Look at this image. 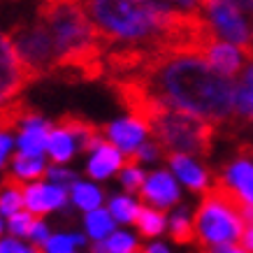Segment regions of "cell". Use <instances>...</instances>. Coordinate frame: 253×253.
I'll return each mask as SVG.
<instances>
[{"label":"cell","instance_id":"cell-11","mask_svg":"<svg viewBox=\"0 0 253 253\" xmlns=\"http://www.w3.org/2000/svg\"><path fill=\"white\" fill-rule=\"evenodd\" d=\"M102 135L114 146H119L126 156H132L139 146L144 144L151 132H149V123L144 119H139L135 114H128V116H123V119L105 123L102 126Z\"/></svg>","mask_w":253,"mask_h":253},{"label":"cell","instance_id":"cell-33","mask_svg":"<svg viewBox=\"0 0 253 253\" xmlns=\"http://www.w3.org/2000/svg\"><path fill=\"white\" fill-rule=\"evenodd\" d=\"M14 135H12V130L9 128H5V126H0V169L5 168L9 163V158H12V151H14Z\"/></svg>","mask_w":253,"mask_h":253},{"label":"cell","instance_id":"cell-27","mask_svg":"<svg viewBox=\"0 0 253 253\" xmlns=\"http://www.w3.org/2000/svg\"><path fill=\"white\" fill-rule=\"evenodd\" d=\"M144 179H146V172L142 169V163H137L132 156L123 163V168L119 169V181H121L126 193H139Z\"/></svg>","mask_w":253,"mask_h":253},{"label":"cell","instance_id":"cell-13","mask_svg":"<svg viewBox=\"0 0 253 253\" xmlns=\"http://www.w3.org/2000/svg\"><path fill=\"white\" fill-rule=\"evenodd\" d=\"M54 123H49L44 116H40L35 109H31L28 114L19 123V135H16V151L28 156H46V137Z\"/></svg>","mask_w":253,"mask_h":253},{"label":"cell","instance_id":"cell-43","mask_svg":"<svg viewBox=\"0 0 253 253\" xmlns=\"http://www.w3.org/2000/svg\"><path fill=\"white\" fill-rule=\"evenodd\" d=\"M135 253H142V251H135Z\"/></svg>","mask_w":253,"mask_h":253},{"label":"cell","instance_id":"cell-35","mask_svg":"<svg viewBox=\"0 0 253 253\" xmlns=\"http://www.w3.org/2000/svg\"><path fill=\"white\" fill-rule=\"evenodd\" d=\"M200 253H249L242 244H223V246H207L200 249Z\"/></svg>","mask_w":253,"mask_h":253},{"label":"cell","instance_id":"cell-34","mask_svg":"<svg viewBox=\"0 0 253 253\" xmlns=\"http://www.w3.org/2000/svg\"><path fill=\"white\" fill-rule=\"evenodd\" d=\"M51 230H49V223L44 221V216H35V221L31 225V232H28V239H31L33 244H44L46 239H49Z\"/></svg>","mask_w":253,"mask_h":253},{"label":"cell","instance_id":"cell-25","mask_svg":"<svg viewBox=\"0 0 253 253\" xmlns=\"http://www.w3.org/2000/svg\"><path fill=\"white\" fill-rule=\"evenodd\" d=\"M109 214L116 223L121 225H130V223L137 221V214L142 209V202L137 198H132L130 193H119V195H112L109 198Z\"/></svg>","mask_w":253,"mask_h":253},{"label":"cell","instance_id":"cell-38","mask_svg":"<svg viewBox=\"0 0 253 253\" xmlns=\"http://www.w3.org/2000/svg\"><path fill=\"white\" fill-rule=\"evenodd\" d=\"M139 251H142V253H172V251H169V246L163 244V242H151V244L142 246Z\"/></svg>","mask_w":253,"mask_h":253},{"label":"cell","instance_id":"cell-22","mask_svg":"<svg viewBox=\"0 0 253 253\" xmlns=\"http://www.w3.org/2000/svg\"><path fill=\"white\" fill-rule=\"evenodd\" d=\"M23 181H19L16 176H12L7 172L5 179H2V186H0V214L12 216L14 211L23 209Z\"/></svg>","mask_w":253,"mask_h":253},{"label":"cell","instance_id":"cell-41","mask_svg":"<svg viewBox=\"0 0 253 253\" xmlns=\"http://www.w3.org/2000/svg\"><path fill=\"white\" fill-rule=\"evenodd\" d=\"M5 228H7V221H5V216L0 214V237H2V232H5Z\"/></svg>","mask_w":253,"mask_h":253},{"label":"cell","instance_id":"cell-14","mask_svg":"<svg viewBox=\"0 0 253 253\" xmlns=\"http://www.w3.org/2000/svg\"><path fill=\"white\" fill-rule=\"evenodd\" d=\"M123 163H126V154L109 139H102L91 149V156L86 161V174L93 181H107L114 174H119Z\"/></svg>","mask_w":253,"mask_h":253},{"label":"cell","instance_id":"cell-20","mask_svg":"<svg viewBox=\"0 0 253 253\" xmlns=\"http://www.w3.org/2000/svg\"><path fill=\"white\" fill-rule=\"evenodd\" d=\"M70 202L77 209H82V211H91L95 207H102L105 193L98 186V181H93V179L82 181V179H77L75 184L70 186Z\"/></svg>","mask_w":253,"mask_h":253},{"label":"cell","instance_id":"cell-30","mask_svg":"<svg viewBox=\"0 0 253 253\" xmlns=\"http://www.w3.org/2000/svg\"><path fill=\"white\" fill-rule=\"evenodd\" d=\"M0 253H44L40 244H26L19 242V237L9 235V237H0Z\"/></svg>","mask_w":253,"mask_h":253},{"label":"cell","instance_id":"cell-17","mask_svg":"<svg viewBox=\"0 0 253 253\" xmlns=\"http://www.w3.org/2000/svg\"><path fill=\"white\" fill-rule=\"evenodd\" d=\"M77 151H79V146H77L75 135H72L65 126H61V123L51 126L49 137H46V156L51 158V163L68 165V163L75 158Z\"/></svg>","mask_w":253,"mask_h":253},{"label":"cell","instance_id":"cell-9","mask_svg":"<svg viewBox=\"0 0 253 253\" xmlns=\"http://www.w3.org/2000/svg\"><path fill=\"white\" fill-rule=\"evenodd\" d=\"M139 198L151 207L168 211L181 202V184L172 174V169H154L146 174L144 184L139 188Z\"/></svg>","mask_w":253,"mask_h":253},{"label":"cell","instance_id":"cell-10","mask_svg":"<svg viewBox=\"0 0 253 253\" xmlns=\"http://www.w3.org/2000/svg\"><path fill=\"white\" fill-rule=\"evenodd\" d=\"M70 188L54 181H28L23 186V207L35 216H46L68 205Z\"/></svg>","mask_w":253,"mask_h":253},{"label":"cell","instance_id":"cell-2","mask_svg":"<svg viewBox=\"0 0 253 253\" xmlns=\"http://www.w3.org/2000/svg\"><path fill=\"white\" fill-rule=\"evenodd\" d=\"M38 19L54 38V75H65L68 79H98L107 70L105 54L109 46L82 0H40Z\"/></svg>","mask_w":253,"mask_h":253},{"label":"cell","instance_id":"cell-26","mask_svg":"<svg viewBox=\"0 0 253 253\" xmlns=\"http://www.w3.org/2000/svg\"><path fill=\"white\" fill-rule=\"evenodd\" d=\"M168 230L172 242L176 244H193L195 242V225H193V216L188 214L186 207H174V214L168 218Z\"/></svg>","mask_w":253,"mask_h":253},{"label":"cell","instance_id":"cell-37","mask_svg":"<svg viewBox=\"0 0 253 253\" xmlns=\"http://www.w3.org/2000/svg\"><path fill=\"white\" fill-rule=\"evenodd\" d=\"M239 244L244 246L249 253H253V223H246L244 232H242V237H239Z\"/></svg>","mask_w":253,"mask_h":253},{"label":"cell","instance_id":"cell-42","mask_svg":"<svg viewBox=\"0 0 253 253\" xmlns=\"http://www.w3.org/2000/svg\"><path fill=\"white\" fill-rule=\"evenodd\" d=\"M93 253H102V251H93Z\"/></svg>","mask_w":253,"mask_h":253},{"label":"cell","instance_id":"cell-1","mask_svg":"<svg viewBox=\"0 0 253 253\" xmlns=\"http://www.w3.org/2000/svg\"><path fill=\"white\" fill-rule=\"evenodd\" d=\"M128 75L137 77L168 109H179L216 126L235 116V79L214 70L202 54L154 49L144 65Z\"/></svg>","mask_w":253,"mask_h":253},{"label":"cell","instance_id":"cell-3","mask_svg":"<svg viewBox=\"0 0 253 253\" xmlns=\"http://www.w3.org/2000/svg\"><path fill=\"white\" fill-rule=\"evenodd\" d=\"M149 132L163 151H179L193 156H211L216 139V123L198 119L179 109L163 107L149 119Z\"/></svg>","mask_w":253,"mask_h":253},{"label":"cell","instance_id":"cell-29","mask_svg":"<svg viewBox=\"0 0 253 253\" xmlns=\"http://www.w3.org/2000/svg\"><path fill=\"white\" fill-rule=\"evenodd\" d=\"M42 249H44V253H75L77 244H75V237L68 232H54L42 244Z\"/></svg>","mask_w":253,"mask_h":253},{"label":"cell","instance_id":"cell-4","mask_svg":"<svg viewBox=\"0 0 253 253\" xmlns=\"http://www.w3.org/2000/svg\"><path fill=\"white\" fill-rule=\"evenodd\" d=\"M193 225H195V242L200 249H207V246L239 242L246 221L237 202L218 186H211L200 200L193 216Z\"/></svg>","mask_w":253,"mask_h":253},{"label":"cell","instance_id":"cell-7","mask_svg":"<svg viewBox=\"0 0 253 253\" xmlns=\"http://www.w3.org/2000/svg\"><path fill=\"white\" fill-rule=\"evenodd\" d=\"M221 191H225L239 207L253 205V149L239 146V154L235 161H230L223 172L218 174L216 184Z\"/></svg>","mask_w":253,"mask_h":253},{"label":"cell","instance_id":"cell-40","mask_svg":"<svg viewBox=\"0 0 253 253\" xmlns=\"http://www.w3.org/2000/svg\"><path fill=\"white\" fill-rule=\"evenodd\" d=\"M242 216H244L246 223H253V205L251 207H242Z\"/></svg>","mask_w":253,"mask_h":253},{"label":"cell","instance_id":"cell-12","mask_svg":"<svg viewBox=\"0 0 253 253\" xmlns=\"http://www.w3.org/2000/svg\"><path fill=\"white\" fill-rule=\"evenodd\" d=\"M165 158H168V165H169V169H172V174L179 179V184L186 186L191 193L205 195V193L211 188V174H209L207 168L193 154L168 151Z\"/></svg>","mask_w":253,"mask_h":253},{"label":"cell","instance_id":"cell-21","mask_svg":"<svg viewBox=\"0 0 253 253\" xmlns=\"http://www.w3.org/2000/svg\"><path fill=\"white\" fill-rule=\"evenodd\" d=\"M84 230L91 242H102L109 232L116 230V221L107 207H95L91 211H84Z\"/></svg>","mask_w":253,"mask_h":253},{"label":"cell","instance_id":"cell-39","mask_svg":"<svg viewBox=\"0 0 253 253\" xmlns=\"http://www.w3.org/2000/svg\"><path fill=\"white\" fill-rule=\"evenodd\" d=\"M239 7L246 12V16H253V0H235Z\"/></svg>","mask_w":253,"mask_h":253},{"label":"cell","instance_id":"cell-36","mask_svg":"<svg viewBox=\"0 0 253 253\" xmlns=\"http://www.w3.org/2000/svg\"><path fill=\"white\" fill-rule=\"evenodd\" d=\"M169 7L184 9V12H200V0H163Z\"/></svg>","mask_w":253,"mask_h":253},{"label":"cell","instance_id":"cell-6","mask_svg":"<svg viewBox=\"0 0 253 253\" xmlns=\"http://www.w3.org/2000/svg\"><path fill=\"white\" fill-rule=\"evenodd\" d=\"M200 12L214 26L216 35L237 46L253 44V33L246 12L235 0H200Z\"/></svg>","mask_w":253,"mask_h":253},{"label":"cell","instance_id":"cell-28","mask_svg":"<svg viewBox=\"0 0 253 253\" xmlns=\"http://www.w3.org/2000/svg\"><path fill=\"white\" fill-rule=\"evenodd\" d=\"M33 221H35V214H31L26 207L19 209V211H14L12 216H7V230H9V235H14V237H19V239L28 237Z\"/></svg>","mask_w":253,"mask_h":253},{"label":"cell","instance_id":"cell-18","mask_svg":"<svg viewBox=\"0 0 253 253\" xmlns=\"http://www.w3.org/2000/svg\"><path fill=\"white\" fill-rule=\"evenodd\" d=\"M58 123H61V126H65V128L75 135L79 151H91L98 142H102V139H105L102 128H100V126H95V123H91L88 119H82V116L65 114V116H61V121H58Z\"/></svg>","mask_w":253,"mask_h":253},{"label":"cell","instance_id":"cell-19","mask_svg":"<svg viewBox=\"0 0 253 253\" xmlns=\"http://www.w3.org/2000/svg\"><path fill=\"white\" fill-rule=\"evenodd\" d=\"M9 174L19 181H38L46 174V156H28V154H12L9 158Z\"/></svg>","mask_w":253,"mask_h":253},{"label":"cell","instance_id":"cell-32","mask_svg":"<svg viewBox=\"0 0 253 253\" xmlns=\"http://www.w3.org/2000/svg\"><path fill=\"white\" fill-rule=\"evenodd\" d=\"M161 154H165V151H163V146L158 144V142H144V144L132 154V158L144 165V163H156L161 158Z\"/></svg>","mask_w":253,"mask_h":253},{"label":"cell","instance_id":"cell-24","mask_svg":"<svg viewBox=\"0 0 253 253\" xmlns=\"http://www.w3.org/2000/svg\"><path fill=\"white\" fill-rule=\"evenodd\" d=\"M93 251L102 253H135L142 249L137 235H132L128 230H112L102 242H93Z\"/></svg>","mask_w":253,"mask_h":253},{"label":"cell","instance_id":"cell-16","mask_svg":"<svg viewBox=\"0 0 253 253\" xmlns=\"http://www.w3.org/2000/svg\"><path fill=\"white\" fill-rule=\"evenodd\" d=\"M242 51L246 61L235 82V116L253 123V44L242 46Z\"/></svg>","mask_w":253,"mask_h":253},{"label":"cell","instance_id":"cell-5","mask_svg":"<svg viewBox=\"0 0 253 253\" xmlns=\"http://www.w3.org/2000/svg\"><path fill=\"white\" fill-rule=\"evenodd\" d=\"M12 40L21 61L26 63V68L31 70L33 79L54 75L56 70V46L54 38L44 23L35 19L28 23H19L12 28Z\"/></svg>","mask_w":253,"mask_h":253},{"label":"cell","instance_id":"cell-23","mask_svg":"<svg viewBox=\"0 0 253 253\" xmlns=\"http://www.w3.org/2000/svg\"><path fill=\"white\" fill-rule=\"evenodd\" d=\"M135 225H137V230L142 237H149V239L161 237L163 232H165V228H168V216L158 207H151V205L144 207V205H142Z\"/></svg>","mask_w":253,"mask_h":253},{"label":"cell","instance_id":"cell-31","mask_svg":"<svg viewBox=\"0 0 253 253\" xmlns=\"http://www.w3.org/2000/svg\"><path fill=\"white\" fill-rule=\"evenodd\" d=\"M46 179L54 181V184H61V186H72L77 181V172H72L70 168L61 165V163H54V165H46Z\"/></svg>","mask_w":253,"mask_h":253},{"label":"cell","instance_id":"cell-8","mask_svg":"<svg viewBox=\"0 0 253 253\" xmlns=\"http://www.w3.org/2000/svg\"><path fill=\"white\" fill-rule=\"evenodd\" d=\"M31 82V70L21 61L12 35L0 31V107L14 100Z\"/></svg>","mask_w":253,"mask_h":253},{"label":"cell","instance_id":"cell-15","mask_svg":"<svg viewBox=\"0 0 253 253\" xmlns=\"http://www.w3.org/2000/svg\"><path fill=\"white\" fill-rule=\"evenodd\" d=\"M202 56L207 58V63L211 65L214 70H218L221 75H225V77H237L239 70L244 68V51H242V46L232 44V42H228V40H221L216 38L211 44L202 51Z\"/></svg>","mask_w":253,"mask_h":253}]
</instances>
